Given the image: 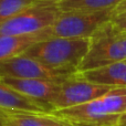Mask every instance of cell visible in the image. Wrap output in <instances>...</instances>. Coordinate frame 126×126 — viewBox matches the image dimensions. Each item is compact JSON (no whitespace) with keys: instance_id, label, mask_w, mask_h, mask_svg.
Returning <instances> with one entry per match:
<instances>
[{"instance_id":"1","label":"cell","mask_w":126,"mask_h":126,"mask_svg":"<svg viewBox=\"0 0 126 126\" xmlns=\"http://www.w3.org/2000/svg\"><path fill=\"white\" fill-rule=\"evenodd\" d=\"M125 112L126 87H115L89 103L51 113L72 126H117Z\"/></svg>"},{"instance_id":"2","label":"cell","mask_w":126,"mask_h":126,"mask_svg":"<svg viewBox=\"0 0 126 126\" xmlns=\"http://www.w3.org/2000/svg\"><path fill=\"white\" fill-rule=\"evenodd\" d=\"M90 47V38H50L33 44L24 55L47 66L78 73Z\"/></svg>"},{"instance_id":"3","label":"cell","mask_w":126,"mask_h":126,"mask_svg":"<svg viewBox=\"0 0 126 126\" xmlns=\"http://www.w3.org/2000/svg\"><path fill=\"white\" fill-rule=\"evenodd\" d=\"M126 60V32L117 30L111 21L91 38L89 53L79 72L96 69Z\"/></svg>"},{"instance_id":"4","label":"cell","mask_w":126,"mask_h":126,"mask_svg":"<svg viewBox=\"0 0 126 126\" xmlns=\"http://www.w3.org/2000/svg\"><path fill=\"white\" fill-rule=\"evenodd\" d=\"M113 9L96 12H61L46 31L50 38H90L112 19Z\"/></svg>"},{"instance_id":"5","label":"cell","mask_w":126,"mask_h":126,"mask_svg":"<svg viewBox=\"0 0 126 126\" xmlns=\"http://www.w3.org/2000/svg\"><path fill=\"white\" fill-rule=\"evenodd\" d=\"M57 3L41 1L35 6L0 23L1 35H28L48 29L60 16Z\"/></svg>"},{"instance_id":"6","label":"cell","mask_w":126,"mask_h":126,"mask_svg":"<svg viewBox=\"0 0 126 126\" xmlns=\"http://www.w3.org/2000/svg\"><path fill=\"white\" fill-rule=\"evenodd\" d=\"M113 89L115 87L92 83L75 73L62 82L61 91L52 104L53 111L70 109L89 103Z\"/></svg>"},{"instance_id":"7","label":"cell","mask_w":126,"mask_h":126,"mask_svg":"<svg viewBox=\"0 0 126 126\" xmlns=\"http://www.w3.org/2000/svg\"><path fill=\"white\" fill-rule=\"evenodd\" d=\"M69 71L47 66L38 60L22 54L0 63V79H46V80H65L73 75Z\"/></svg>"},{"instance_id":"8","label":"cell","mask_w":126,"mask_h":126,"mask_svg":"<svg viewBox=\"0 0 126 126\" xmlns=\"http://www.w3.org/2000/svg\"><path fill=\"white\" fill-rule=\"evenodd\" d=\"M67 79V78H66ZM1 80L23 95L50 106L58 97L64 80H46V79H13L1 78ZM53 112V111H52Z\"/></svg>"},{"instance_id":"9","label":"cell","mask_w":126,"mask_h":126,"mask_svg":"<svg viewBox=\"0 0 126 126\" xmlns=\"http://www.w3.org/2000/svg\"><path fill=\"white\" fill-rule=\"evenodd\" d=\"M0 110L6 112L51 113L50 106L34 101L18 92L0 79Z\"/></svg>"},{"instance_id":"10","label":"cell","mask_w":126,"mask_h":126,"mask_svg":"<svg viewBox=\"0 0 126 126\" xmlns=\"http://www.w3.org/2000/svg\"><path fill=\"white\" fill-rule=\"evenodd\" d=\"M84 80L112 87H126V60L96 69L78 72Z\"/></svg>"},{"instance_id":"11","label":"cell","mask_w":126,"mask_h":126,"mask_svg":"<svg viewBox=\"0 0 126 126\" xmlns=\"http://www.w3.org/2000/svg\"><path fill=\"white\" fill-rule=\"evenodd\" d=\"M50 39L46 30L28 35H1L0 37V63L24 54L27 50L40 41Z\"/></svg>"},{"instance_id":"12","label":"cell","mask_w":126,"mask_h":126,"mask_svg":"<svg viewBox=\"0 0 126 126\" xmlns=\"http://www.w3.org/2000/svg\"><path fill=\"white\" fill-rule=\"evenodd\" d=\"M7 126H72L52 113L7 112Z\"/></svg>"},{"instance_id":"13","label":"cell","mask_w":126,"mask_h":126,"mask_svg":"<svg viewBox=\"0 0 126 126\" xmlns=\"http://www.w3.org/2000/svg\"><path fill=\"white\" fill-rule=\"evenodd\" d=\"M123 0H64L58 2L61 12L82 11V12H96V11L112 10L116 8Z\"/></svg>"},{"instance_id":"14","label":"cell","mask_w":126,"mask_h":126,"mask_svg":"<svg viewBox=\"0 0 126 126\" xmlns=\"http://www.w3.org/2000/svg\"><path fill=\"white\" fill-rule=\"evenodd\" d=\"M43 0H0V23Z\"/></svg>"},{"instance_id":"15","label":"cell","mask_w":126,"mask_h":126,"mask_svg":"<svg viewBox=\"0 0 126 126\" xmlns=\"http://www.w3.org/2000/svg\"><path fill=\"white\" fill-rule=\"evenodd\" d=\"M113 12H126V0H123L116 8H114Z\"/></svg>"},{"instance_id":"16","label":"cell","mask_w":126,"mask_h":126,"mask_svg":"<svg viewBox=\"0 0 126 126\" xmlns=\"http://www.w3.org/2000/svg\"><path fill=\"white\" fill-rule=\"evenodd\" d=\"M0 126H7V112L0 110Z\"/></svg>"},{"instance_id":"17","label":"cell","mask_w":126,"mask_h":126,"mask_svg":"<svg viewBox=\"0 0 126 126\" xmlns=\"http://www.w3.org/2000/svg\"><path fill=\"white\" fill-rule=\"evenodd\" d=\"M117 126H126V112L120 117V121H118Z\"/></svg>"},{"instance_id":"18","label":"cell","mask_w":126,"mask_h":126,"mask_svg":"<svg viewBox=\"0 0 126 126\" xmlns=\"http://www.w3.org/2000/svg\"><path fill=\"white\" fill-rule=\"evenodd\" d=\"M43 1H50V2H54V3H58V2L64 1V0H43Z\"/></svg>"}]
</instances>
